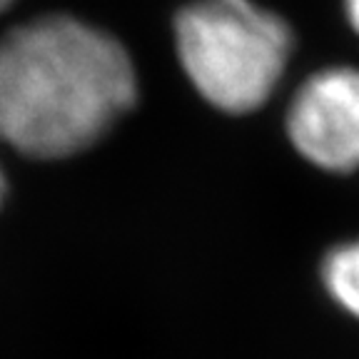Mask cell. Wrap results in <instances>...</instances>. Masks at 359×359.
Masks as SVG:
<instances>
[{
    "label": "cell",
    "mask_w": 359,
    "mask_h": 359,
    "mask_svg": "<svg viewBox=\"0 0 359 359\" xmlns=\"http://www.w3.org/2000/svg\"><path fill=\"white\" fill-rule=\"evenodd\" d=\"M135 97L128 50L88 22L35 18L0 38V140L22 155L50 160L85 150Z\"/></svg>",
    "instance_id": "cell-1"
},
{
    "label": "cell",
    "mask_w": 359,
    "mask_h": 359,
    "mask_svg": "<svg viewBox=\"0 0 359 359\" xmlns=\"http://www.w3.org/2000/svg\"><path fill=\"white\" fill-rule=\"evenodd\" d=\"M175 38L190 83L224 112L262 107L292 53L285 20L252 0H197L177 15Z\"/></svg>",
    "instance_id": "cell-2"
},
{
    "label": "cell",
    "mask_w": 359,
    "mask_h": 359,
    "mask_svg": "<svg viewBox=\"0 0 359 359\" xmlns=\"http://www.w3.org/2000/svg\"><path fill=\"white\" fill-rule=\"evenodd\" d=\"M287 133L312 165L330 172L359 168V70L330 67L307 78L287 112Z\"/></svg>",
    "instance_id": "cell-3"
},
{
    "label": "cell",
    "mask_w": 359,
    "mask_h": 359,
    "mask_svg": "<svg viewBox=\"0 0 359 359\" xmlns=\"http://www.w3.org/2000/svg\"><path fill=\"white\" fill-rule=\"evenodd\" d=\"M322 282L339 307L359 320V240L334 247L322 264Z\"/></svg>",
    "instance_id": "cell-4"
},
{
    "label": "cell",
    "mask_w": 359,
    "mask_h": 359,
    "mask_svg": "<svg viewBox=\"0 0 359 359\" xmlns=\"http://www.w3.org/2000/svg\"><path fill=\"white\" fill-rule=\"evenodd\" d=\"M344 11H347V18L352 22V28L359 33V0H344Z\"/></svg>",
    "instance_id": "cell-5"
},
{
    "label": "cell",
    "mask_w": 359,
    "mask_h": 359,
    "mask_svg": "<svg viewBox=\"0 0 359 359\" xmlns=\"http://www.w3.org/2000/svg\"><path fill=\"white\" fill-rule=\"evenodd\" d=\"M6 197V177H3V170H0V202Z\"/></svg>",
    "instance_id": "cell-6"
},
{
    "label": "cell",
    "mask_w": 359,
    "mask_h": 359,
    "mask_svg": "<svg viewBox=\"0 0 359 359\" xmlns=\"http://www.w3.org/2000/svg\"><path fill=\"white\" fill-rule=\"evenodd\" d=\"M8 3H11V0H0V11H3V8H6Z\"/></svg>",
    "instance_id": "cell-7"
}]
</instances>
